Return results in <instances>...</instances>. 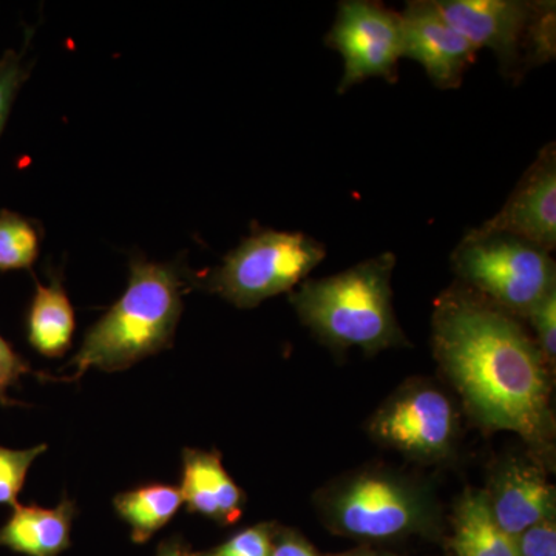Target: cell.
<instances>
[{
    "label": "cell",
    "mask_w": 556,
    "mask_h": 556,
    "mask_svg": "<svg viewBox=\"0 0 556 556\" xmlns=\"http://www.w3.org/2000/svg\"><path fill=\"white\" fill-rule=\"evenodd\" d=\"M156 556H195V555H189L186 554L185 551H182L181 547H179V544L177 541H169V543L161 544V547L159 548V554Z\"/></svg>",
    "instance_id": "cell-27"
},
{
    "label": "cell",
    "mask_w": 556,
    "mask_h": 556,
    "mask_svg": "<svg viewBox=\"0 0 556 556\" xmlns=\"http://www.w3.org/2000/svg\"><path fill=\"white\" fill-rule=\"evenodd\" d=\"M481 229L506 232L536 244L544 251L556 248V149L548 142L519 179L504 207Z\"/></svg>",
    "instance_id": "cell-11"
},
{
    "label": "cell",
    "mask_w": 556,
    "mask_h": 556,
    "mask_svg": "<svg viewBox=\"0 0 556 556\" xmlns=\"http://www.w3.org/2000/svg\"><path fill=\"white\" fill-rule=\"evenodd\" d=\"M273 546L270 527L260 525L241 530L222 546L195 556H270Z\"/></svg>",
    "instance_id": "cell-22"
},
{
    "label": "cell",
    "mask_w": 556,
    "mask_h": 556,
    "mask_svg": "<svg viewBox=\"0 0 556 556\" xmlns=\"http://www.w3.org/2000/svg\"><path fill=\"white\" fill-rule=\"evenodd\" d=\"M519 556H556L555 517L544 519L515 538Z\"/></svg>",
    "instance_id": "cell-25"
},
{
    "label": "cell",
    "mask_w": 556,
    "mask_h": 556,
    "mask_svg": "<svg viewBox=\"0 0 556 556\" xmlns=\"http://www.w3.org/2000/svg\"><path fill=\"white\" fill-rule=\"evenodd\" d=\"M270 556H318L317 552L314 551L313 547L309 546L306 541H303L302 538L292 535V533H288V535L281 536L280 541L273 546V555Z\"/></svg>",
    "instance_id": "cell-26"
},
{
    "label": "cell",
    "mask_w": 556,
    "mask_h": 556,
    "mask_svg": "<svg viewBox=\"0 0 556 556\" xmlns=\"http://www.w3.org/2000/svg\"><path fill=\"white\" fill-rule=\"evenodd\" d=\"M179 486L149 484L119 493L113 500L116 514L131 530V540L137 544L148 543L150 538L163 529L182 506Z\"/></svg>",
    "instance_id": "cell-17"
},
{
    "label": "cell",
    "mask_w": 556,
    "mask_h": 556,
    "mask_svg": "<svg viewBox=\"0 0 556 556\" xmlns=\"http://www.w3.org/2000/svg\"><path fill=\"white\" fill-rule=\"evenodd\" d=\"M179 492L190 514H199L218 525H236L243 515V490L226 471L218 452L195 448L182 452Z\"/></svg>",
    "instance_id": "cell-13"
},
{
    "label": "cell",
    "mask_w": 556,
    "mask_h": 556,
    "mask_svg": "<svg viewBox=\"0 0 556 556\" xmlns=\"http://www.w3.org/2000/svg\"><path fill=\"white\" fill-rule=\"evenodd\" d=\"M325 43L343 58L340 94L369 78L394 83L402 58L401 14L382 3L346 0L339 3Z\"/></svg>",
    "instance_id": "cell-7"
},
{
    "label": "cell",
    "mask_w": 556,
    "mask_h": 556,
    "mask_svg": "<svg viewBox=\"0 0 556 556\" xmlns=\"http://www.w3.org/2000/svg\"><path fill=\"white\" fill-rule=\"evenodd\" d=\"M371 431L378 441L405 455L439 459L455 441V408L437 388L413 387L379 409Z\"/></svg>",
    "instance_id": "cell-8"
},
{
    "label": "cell",
    "mask_w": 556,
    "mask_h": 556,
    "mask_svg": "<svg viewBox=\"0 0 556 556\" xmlns=\"http://www.w3.org/2000/svg\"><path fill=\"white\" fill-rule=\"evenodd\" d=\"M25 375H35L36 378H46L53 380L43 372L33 371L30 364L10 345L9 340L0 336V405L2 407H14L20 402L9 397V390L13 387H20L21 378Z\"/></svg>",
    "instance_id": "cell-23"
},
{
    "label": "cell",
    "mask_w": 556,
    "mask_h": 556,
    "mask_svg": "<svg viewBox=\"0 0 556 556\" xmlns=\"http://www.w3.org/2000/svg\"><path fill=\"white\" fill-rule=\"evenodd\" d=\"M30 76V68L24 64L22 54L9 50L0 58V135L5 129L14 100L21 87Z\"/></svg>",
    "instance_id": "cell-21"
},
{
    "label": "cell",
    "mask_w": 556,
    "mask_h": 556,
    "mask_svg": "<svg viewBox=\"0 0 556 556\" xmlns=\"http://www.w3.org/2000/svg\"><path fill=\"white\" fill-rule=\"evenodd\" d=\"M433 348L482 424L543 441L551 427L547 361L511 314L471 289H452L434 309Z\"/></svg>",
    "instance_id": "cell-1"
},
{
    "label": "cell",
    "mask_w": 556,
    "mask_h": 556,
    "mask_svg": "<svg viewBox=\"0 0 556 556\" xmlns=\"http://www.w3.org/2000/svg\"><path fill=\"white\" fill-rule=\"evenodd\" d=\"M538 336V348L547 364H554L556 357V289L533 306L529 316Z\"/></svg>",
    "instance_id": "cell-24"
},
{
    "label": "cell",
    "mask_w": 556,
    "mask_h": 556,
    "mask_svg": "<svg viewBox=\"0 0 556 556\" xmlns=\"http://www.w3.org/2000/svg\"><path fill=\"white\" fill-rule=\"evenodd\" d=\"M453 269L471 291L506 313L529 316L556 289L551 252L506 232L471 229L452 254Z\"/></svg>",
    "instance_id": "cell-4"
},
{
    "label": "cell",
    "mask_w": 556,
    "mask_h": 556,
    "mask_svg": "<svg viewBox=\"0 0 556 556\" xmlns=\"http://www.w3.org/2000/svg\"><path fill=\"white\" fill-rule=\"evenodd\" d=\"M329 525L345 535L390 540L426 527L430 511L419 490L401 478L364 473L348 479L325 501Z\"/></svg>",
    "instance_id": "cell-6"
},
{
    "label": "cell",
    "mask_w": 556,
    "mask_h": 556,
    "mask_svg": "<svg viewBox=\"0 0 556 556\" xmlns=\"http://www.w3.org/2000/svg\"><path fill=\"white\" fill-rule=\"evenodd\" d=\"M38 223L11 211H0V270L30 269L39 257Z\"/></svg>",
    "instance_id": "cell-18"
},
{
    "label": "cell",
    "mask_w": 556,
    "mask_h": 556,
    "mask_svg": "<svg viewBox=\"0 0 556 556\" xmlns=\"http://www.w3.org/2000/svg\"><path fill=\"white\" fill-rule=\"evenodd\" d=\"M485 496L497 526L514 540L538 522L555 517L554 486L532 464L514 460L501 468L492 493Z\"/></svg>",
    "instance_id": "cell-12"
},
{
    "label": "cell",
    "mask_w": 556,
    "mask_h": 556,
    "mask_svg": "<svg viewBox=\"0 0 556 556\" xmlns=\"http://www.w3.org/2000/svg\"><path fill=\"white\" fill-rule=\"evenodd\" d=\"M185 276L175 263L130 260L129 287L87 331L78 354L70 364L79 380L87 369L123 371L142 358L167 350L174 343L182 313Z\"/></svg>",
    "instance_id": "cell-2"
},
{
    "label": "cell",
    "mask_w": 556,
    "mask_h": 556,
    "mask_svg": "<svg viewBox=\"0 0 556 556\" xmlns=\"http://www.w3.org/2000/svg\"><path fill=\"white\" fill-rule=\"evenodd\" d=\"M327 257V249L303 232L258 228L212 269L201 287L239 308H254L292 291Z\"/></svg>",
    "instance_id": "cell-5"
},
{
    "label": "cell",
    "mask_w": 556,
    "mask_h": 556,
    "mask_svg": "<svg viewBox=\"0 0 556 556\" xmlns=\"http://www.w3.org/2000/svg\"><path fill=\"white\" fill-rule=\"evenodd\" d=\"M452 546L456 556H519L514 538L497 526L479 492H467L457 503Z\"/></svg>",
    "instance_id": "cell-16"
},
{
    "label": "cell",
    "mask_w": 556,
    "mask_h": 556,
    "mask_svg": "<svg viewBox=\"0 0 556 556\" xmlns=\"http://www.w3.org/2000/svg\"><path fill=\"white\" fill-rule=\"evenodd\" d=\"M393 252L365 260L353 268L300 283L291 303L300 320L336 348L357 346L368 353L405 342L393 309Z\"/></svg>",
    "instance_id": "cell-3"
},
{
    "label": "cell",
    "mask_w": 556,
    "mask_h": 556,
    "mask_svg": "<svg viewBox=\"0 0 556 556\" xmlns=\"http://www.w3.org/2000/svg\"><path fill=\"white\" fill-rule=\"evenodd\" d=\"M555 2H533L522 47V70L540 67L555 60Z\"/></svg>",
    "instance_id": "cell-19"
},
{
    "label": "cell",
    "mask_w": 556,
    "mask_h": 556,
    "mask_svg": "<svg viewBox=\"0 0 556 556\" xmlns=\"http://www.w3.org/2000/svg\"><path fill=\"white\" fill-rule=\"evenodd\" d=\"M47 444L27 450L0 447V506L14 507L24 489L28 471L36 457L42 455Z\"/></svg>",
    "instance_id": "cell-20"
},
{
    "label": "cell",
    "mask_w": 556,
    "mask_h": 556,
    "mask_svg": "<svg viewBox=\"0 0 556 556\" xmlns=\"http://www.w3.org/2000/svg\"><path fill=\"white\" fill-rule=\"evenodd\" d=\"M402 58L416 61L438 89H457L478 50L442 16L431 0L408 2L401 14Z\"/></svg>",
    "instance_id": "cell-10"
},
{
    "label": "cell",
    "mask_w": 556,
    "mask_h": 556,
    "mask_svg": "<svg viewBox=\"0 0 556 556\" xmlns=\"http://www.w3.org/2000/svg\"><path fill=\"white\" fill-rule=\"evenodd\" d=\"M10 518L0 526V547L25 556H60L70 547V532L76 517L75 501H61L60 506L11 507Z\"/></svg>",
    "instance_id": "cell-14"
},
{
    "label": "cell",
    "mask_w": 556,
    "mask_h": 556,
    "mask_svg": "<svg viewBox=\"0 0 556 556\" xmlns=\"http://www.w3.org/2000/svg\"><path fill=\"white\" fill-rule=\"evenodd\" d=\"M353 556H369V555H353Z\"/></svg>",
    "instance_id": "cell-28"
},
{
    "label": "cell",
    "mask_w": 556,
    "mask_h": 556,
    "mask_svg": "<svg viewBox=\"0 0 556 556\" xmlns=\"http://www.w3.org/2000/svg\"><path fill=\"white\" fill-rule=\"evenodd\" d=\"M438 10L475 47L496 54L507 78L519 79L522 47L533 2L521 0H437Z\"/></svg>",
    "instance_id": "cell-9"
},
{
    "label": "cell",
    "mask_w": 556,
    "mask_h": 556,
    "mask_svg": "<svg viewBox=\"0 0 556 556\" xmlns=\"http://www.w3.org/2000/svg\"><path fill=\"white\" fill-rule=\"evenodd\" d=\"M27 339L40 356H64L72 348L75 334V309L60 277L51 274L50 285L36 281V291L28 308Z\"/></svg>",
    "instance_id": "cell-15"
}]
</instances>
